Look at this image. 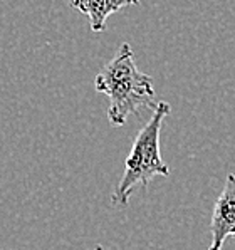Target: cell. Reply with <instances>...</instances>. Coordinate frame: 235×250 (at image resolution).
<instances>
[{
	"instance_id": "2",
	"label": "cell",
	"mask_w": 235,
	"mask_h": 250,
	"mask_svg": "<svg viewBox=\"0 0 235 250\" xmlns=\"http://www.w3.org/2000/svg\"><path fill=\"white\" fill-rule=\"evenodd\" d=\"M170 114V104L160 101L153 109V116L136 134L125 163V173L113 193V205L126 207L133 190L141 185L148 187L155 176H168L170 168L161 158L160 133L165 119Z\"/></svg>"
},
{
	"instance_id": "4",
	"label": "cell",
	"mask_w": 235,
	"mask_h": 250,
	"mask_svg": "<svg viewBox=\"0 0 235 250\" xmlns=\"http://www.w3.org/2000/svg\"><path fill=\"white\" fill-rule=\"evenodd\" d=\"M140 0H71V7L78 9L81 14L87 15L92 32H103L106 21L111 14L134 5Z\"/></svg>"
},
{
	"instance_id": "5",
	"label": "cell",
	"mask_w": 235,
	"mask_h": 250,
	"mask_svg": "<svg viewBox=\"0 0 235 250\" xmlns=\"http://www.w3.org/2000/svg\"><path fill=\"white\" fill-rule=\"evenodd\" d=\"M94 250H105V249H103V245H96Z\"/></svg>"
},
{
	"instance_id": "3",
	"label": "cell",
	"mask_w": 235,
	"mask_h": 250,
	"mask_svg": "<svg viewBox=\"0 0 235 250\" xmlns=\"http://www.w3.org/2000/svg\"><path fill=\"white\" fill-rule=\"evenodd\" d=\"M212 244L209 250H222L229 237L235 238V175H227L222 193L215 202L210 220Z\"/></svg>"
},
{
	"instance_id": "1",
	"label": "cell",
	"mask_w": 235,
	"mask_h": 250,
	"mask_svg": "<svg viewBox=\"0 0 235 250\" xmlns=\"http://www.w3.org/2000/svg\"><path fill=\"white\" fill-rule=\"evenodd\" d=\"M94 87L109 99L107 119L111 126H123L131 114L155 109L158 104L151 78L136 67L128 42H123L113 61L96 76Z\"/></svg>"
}]
</instances>
